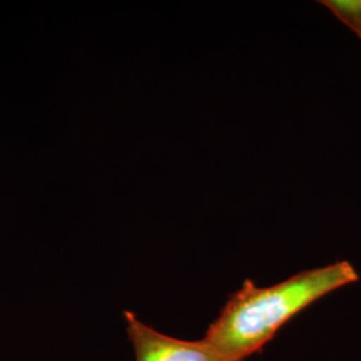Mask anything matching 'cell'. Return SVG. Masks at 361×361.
Instances as JSON below:
<instances>
[{"label":"cell","instance_id":"obj_1","mask_svg":"<svg viewBox=\"0 0 361 361\" xmlns=\"http://www.w3.org/2000/svg\"><path fill=\"white\" fill-rule=\"evenodd\" d=\"M359 281L349 261L300 271L267 288L246 279L210 324L204 340L225 357L244 361L273 338L297 313L338 288Z\"/></svg>","mask_w":361,"mask_h":361},{"label":"cell","instance_id":"obj_2","mask_svg":"<svg viewBox=\"0 0 361 361\" xmlns=\"http://www.w3.org/2000/svg\"><path fill=\"white\" fill-rule=\"evenodd\" d=\"M125 320L137 361H237L225 357L204 338L186 341L164 335L129 310L125 312Z\"/></svg>","mask_w":361,"mask_h":361},{"label":"cell","instance_id":"obj_3","mask_svg":"<svg viewBox=\"0 0 361 361\" xmlns=\"http://www.w3.org/2000/svg\"><path fill=\"white\" fill-rule=\"evenodd\" d=\"M319 3L325 6L361 40V0H322Z\"/></svg>","mask_w":361,"mask_h":361}]
</instances>
